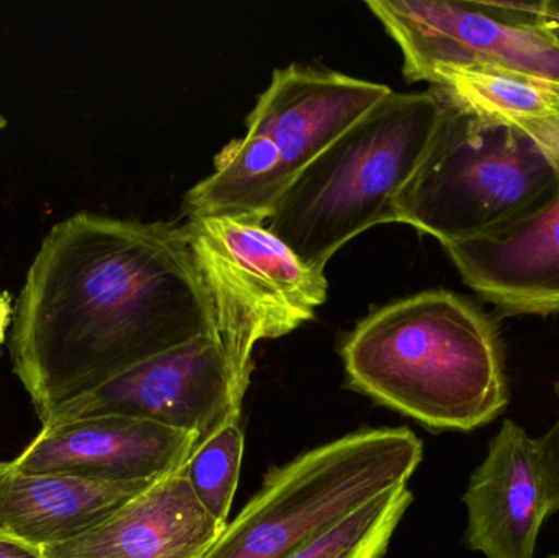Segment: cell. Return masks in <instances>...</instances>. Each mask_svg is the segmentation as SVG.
<instances>
[{"label": "cell", "instance_id": "1", "mask_svg": "<svg viewBox=\"0 0 559 558\" xmlns=\"http://www.w3.org/2000/svg\"><path fill=\"white\" fill-rule=\"evenodd\" d=\"M212 330L182 225L79 212L46 233L26 271L10 364L43 425L58 406Z\"/></svg>", "mask_w": 559, "mask_h": 558}, {"label": "cell", "instance_id": "2", "mask_svg": "<svg viewBox=\"0 0 559 558\" xmlns=\"http://www.w3.org/2000/svg\"><path fill=\"white\" fill-rule=\"evenodd\" d=\"M348 385L433 431H473L509 403L495 321L468 298L420 292L378 308L341 347Z\"/></svg>", "mask_w": 559, "mask_h": 558}, {"label": "cell", "instance_id": "3", "mask_svg": "<svg viewBox=\"0 0 559 558\" xmlns=\"http://www.w3.org/2000/svg\"><path fill=\"white\" fill-rule=\"evenodd\" d=\"M440 115L442 100L432 91H391L299 174L265 225L302 261L324 269L350 239L400 223L401 193Z\"/></svg>", "mask_w": 559, "mask_h": 558}, {"label": "cell", "instance_id": "4", "mask_svg": "<svg viewBox=\"0 0 559 558\" xmlns=\"http://www.w3.org/2000/svg\"><path fill=\"white\" fill-rule=\"evenodd\" d=\"M391 88L328 69H277L213 173L187 192L183 216L231 215L267 222L299 174Z\"/></svg>", "mask_w": 559, "mask_h": 558}, {"label": "cell", "instance_id": "5", "mask_svg": "<svg viewBox=\"0 0 559 558\" xmlns=\"http://www.w3.org/2000/svg\"><path fill=\"white\" fill-rule=\"evenodd\" d=\"M558 190L557 166L531 138L442 100L397 212L400 223L445 246L499 231L547 205Z\"/></svg>", "mask_w": 559, "mask_h": 558}, {"label": "cell", "instance_id": "6", "mask_svg": "<svg viewBox=\"0 0 559 558\" xmlns=\"http://www.w3.org/2000/svg\"><path fill=\"white\" fill-rule=\"evenodd\" d=\"M424 458L407 428L364 429L271 468L203 558H289L380 495L406 487Z\"/></svg>", "mask_w": 559, "mask_h": 558}, {"label": "cell", "instance_id": "7", "mask_svg": "<svg viewBox=\"0 0 559 558\" xmlns=\"http://www.w3.org/2000/svg\"><path fill=\"white\" fill-rule=\"evenodd\" d=\"M182 226L212 305L213 336L245 400L255 346L298 330L328 300L324 269L302 261L259 219L189 216Z\"/></svg>", "mask_w": 559, "mask_h": 558}, {"label": "cell", "instance_id": "8", "mask_svg": "<svg viewBox=\"0 0 559 558\" xmlns=\"http://www.w3.org/2000/svg\"><path fill=\"white\" fill-rule=\"evenodd\" d=\"M367 7L400 46L409 82H429L445 69L485 68L559 85L550 2L368 0Z\"/></svg>", "mask_w": 559, "mask_h": 558}, {"label": "cell", "instance_id": "9", "mask_svg": "<svg viewBox=\"0 0 559 558\" xmlns=\"http://www.w3.org/2000/svg\"><path fill=\"white\" fill-rule=\"evenodd\" d=\"M241 396L231 367L213 334L151 357L97 389L58 406L43 428L98 416H127L180 431L200 441L229 422H241Z\"/></svg>", "mask_w": 559, "mask_h": 558}, {"label": "cell", "instance_id": "10", "mask_svg": "<svg viewBox=\"0 0 559 558\" xmlns=\"http://www.w3.org/2000/svg\"><path fill=\"white\" fill-rule=\"evenodd\" d=\"M199 442L197 432L127 416H98L43 428L13 464L28 475L102 484L157 482L180 474Z\"/></svg>", "mask_w": 559, "mask_h": 558}, {"label": "cell", "instance_id": "11", "mask_svg": "<svg viewBox=\"0 0 559 558\" xmlns=\"http://www.w3.org/2000/svg\"><path fill=\"white\" fill-rule=\"evenodd\" d=\"M463 503L465 543L486 558H534L542 524L550 514L535 439L506 419L473 472Z\"/></svg>", "mask_w": 559, "mask_h": 558}, {"label": "cell", "instance_id": "12", "mask_svg": "<svg viewBox=\"0 0 559 558\" xmlns=\"http://www.w3.org/2000/svg\"><path fill=\"white\" fill-rule=\"evenodd\" d=\"M443 249L463 282L504 313H559V190L512 225Z\"/></svg>", "mask_w": 559, "mask_h": 558}, {"label": "cell", "instance_id": "13", "mask_svg": "<svg viewBox=\"0 0 559 558\" xmlns=\"http://www.w3.org/2000/svg\"><path fill=\"white\" fill-rule=\"evenodd\" d=\"M225 527L177 474L154 482L92 530L41 553L45 558H203Z\"/></svg>", "mask_w": 559, "mask_h": 558}, {"label": "cell", "instance_id": "14", "mask_svg": "<svg viewBox=\"0 0 559 558\" xmlns=\"http://www.w3.org/2000/svg\"><path fill=\"white\" fill-rule=\"evenodd\" d=\"M153 484L28 475L13 461L0 462V536L36 547L66 543L107 520Z\"/></svg>", "mask_w": 559, "mask_h": 558}, {"label": "cell", "instance_id": "15", "mask_svg": "<svg viewBox=\"0 0 559 558\" xmlns=\"http://www.w3.org/2000/svg\"><path fill=\"white\" fill-rule=\"evenodd\" d=\"M427 84L440 100L521 131L559 170L558 84L485 68L445 69Z\"/></svg>", "mask_w": 559, "mask_h": 558}, {"label": "cell", "instance_id": "16", "mask_svg": "<svg viewBox=\"0 0 559 558\" xmlns=\"http://www.w3.org/2000/svg\"><path fill=\"white\" fill-rule=\"evenodd\" d=\"M411 503L407 485L386 491L289 558H383Z\"/></svg>", "mask_w": 559, "mask_h": 558}, {"label": "cell", "instance_id": "17", "mask_svg": "<svg viewBox=\"0 0 559 558\" xmlns=\"http://www.w3.org/2000/svg\"><path fill=\"white\" fill-rule=\"evenodd\" d=\"M242 458L241 422H229L199 442L180 472L206 513L225 526L238 490Z\"/></svg>", "mask_w": 559, "mask_h": 558}, {"label": "cell", "instance_id": "18", "mask_svg": "<svg viewBox=\"0 0 559 558\" xmlns=\"http://www.w3.org/2000/svg\"><path fill=\"white\" fill-rule=\"evenodd\" d=\"M535 449L548 508L554 514L559 511V418L547 435L535 439Z\"/></svg>", "mask_w": 559, "mask_h": 558}, {"label": "cell", "instance_id": "19", "mask_svg": "<svg viewBox=\"0 0 559 558\" xmlns=\"http://www.w3.org/2000/svg\"><path fill=\"white\" fill-rule=\"evenodd\" d=\"M0 558H45L41 547L0 536Z\"/></svg>", "mask_w": 559, "mask_h": 558}, {"label": "cell", "instance_id": "20", "mask_svg": "<svg viewBox=\"0 0 559 558\" xmlns=\"http://www.w3.org/2000/svg\"><path fill=\"white\" fill-rule=\"evenodd\" d=\"M13 308H15V301L12 294L7 290L0 292V346L5 344L7 331L12 328Z\"/></svg>", "mask_w": 559, "mask_h": 558}, {"label": "cell", "instance_id": "21", "mask_svg": "<svg viewBox=\"0 0 559 558\" xmlns=\"http://www.w3.org/2000/svg\"><path fill=\"white\" fill-rule=\"evenodd\" d=\"M547 19H548V23H550L551 28H554V32L557 33V36L559 38V5H558V3L550 2V7H548V12H547Z\"/></svg>", "mask_w": 559, "mask_h": 558}, {"label": "cell", "instance_id": "22", "mask_svg": "<svg viewBox=\"0 0 559 558\" xmlns=\"http://www.w3.org/2000/svg\"><path fill=\"white\" fill-rule=\"evenodd\" d=\"M9 127V120H7L5 115L0 114V130H5Z\"/></svg>", "mask_w": 559, "mask_h": 558}, {"label": "cell", "instance_id": "23", "mask_svg": "<svg viewBox=\"0 0 559 558\" xmlns=\"http://www.w3.org/2000/svg\"><path fill=\"white\" fill-rule=\"evenodd\" d=\"M548 558H559V556H550V557H548Z\"/></svg>", "mask_w": 559, "mask_h": 558}]
</instances>
